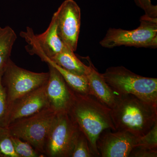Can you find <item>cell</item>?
<instances>
[{
	"mask_svg": "<svg viewBox=\"0 0 157 157\" xmlns=\"http://www.w3.org/2000/svg\"><path fill=\"white\" fill-rule=\"evenodd\" d=\"M71 101L67 112L87 137L94 157H100L97 147L99 135L106 129L116 131L110 116V109L93 95L78 94L71 89Z\"/></svg>",
	"mask_w": 157,
	"mask_h": 157,
	"instance_id": "1",
	"label": "cell"
},
{
	"mask_svg": "<svg viewBox=\"0 0 157 157\" xmlns=\"http://www.w3.org/2000/svg\"><path fill=\"white\" fill-rule=\"evenodd\" d=\"M110 114L116 131L128 132L137 137L146 134L157 121V105L133 95H116Z\"/></svg>",
	"mask_w": 157,
	"mask_h": 157,
	"instance_id": "2",
	"label": "cell"
},
{
	"mask_svg": "<svg viewBox=\"0 0 157 157\" xmlns=\"http://www.w3.org/2000/svg\"><path fill=\"white\" fill-rule=\"evenodd\" d=\"M116 95H135L157 105V78L144 77L122 67H110L102 74Z\"/></svg>",
	"mask_w": 157,
	"mask_h": 157,
	"instance_id": "3",
	"label": "cell"
},
{
	"mask_svg": "<svg viewBox=\"0 0 157 157\" xmlns=\"http://www.w3.org/2000/svg\"><path fill=\"white\" fill-rule=\"evenodd\" d=\"M140 26L132 30L109 28L100 42L104 48L125 46L137 48L157 47V18L147 15L141 16Z\"/></svg>",
	"mask_w": 157,
	"mask_h": 157,
	"instance_id": "4",
	"label": "cell"
},
{
	"mask_svg": "<svg viewBox=\"0 0 157 157\" xmlns=\"http://www.w3.org/2000/svg\"><path fill=\"white\" fill-rule=\"evenodd\" d=\"M56 113L48 107L33 115L17 120L8 127L12 136L28 142L44 155L45 142Z\"/></svg>",
	"mask_w": 157,
	"mask_h": 157,
	"instance_id": "5",
	"label": "cell"
},
{
	"mask_svg": "<svg viewBox=\"0 0 157 157\" xmlns=\"http://www.w3.org/2000/svg\"><path fill=\"white\" fill-rule=\"evenodd\" d=\"M49 73H35L17 66L10 59L3 72L2 83L8 107L13 101L47 83Z\"/></svg>",
	"mask_w": 157,
	"mask_h": 157,
	"instance_id": "6",
	"label": "cell"
},
{
	"mask_svg": "<svg viewBox=\"0 0 157 157\" xmlns=\"http://www.w3.org/2000/svg\"><path fill=\"white\" fill-rule=\"evenodd\" d=\"M78 129L67 111L56 113L45 142V156L70 157Z\"/></svg>",
	"mask_w": 157,
	"mask_h": 157,
	"instance_id": "7",
	"label": "cell"
},
{
	"mask_svg": "<svg viewBox=\"0 0 157 157\" xmlns=\"http://www.w3.org/2000/svg\"><path fill=\"white\" fill-rule=\"evenodd\" d=\"M59 36L73 52L77 49L81 25V10L73 0H65L54 14Z\"/></svg>",
	"mask_w": 157,
	"mask_h": 157,
	"instance_id": "8",
	"label": "cell"
},
{
	"mask_svg": "<svg viewBox=\"0 0 157 157\" xmlns=\"http://www.w3.org/2000/svg\"><path fill=\"white\" fill-rule=\"evenodd\" d=\"M106 129L99 135L97 147L101 157H129L139 137L128 132Z\"/></svg>",
	"mask_w": 157,
	"mask_h": 157,
	"instance_id": "9",
	"label": "cell"
},
{
	"mask_svg": "<svg viewBox=\"0 0 157 157\" xmlns=\"http://www.w3.org/2000/svg\"><path fill=\"white\" fill-rule=\"evenodd\" d=\"M46 83L16 99L9 105L7 127L17 120L33 115L49 107L46 94Z\"/></svg>",
	"mask_w": 157,
	"mask_h": 157,
	"instance_id": "10",
	"label": "cell"
},
{
	"mask_svg": "<svg viewBox=\"0 0 157 157\" xmlns=\"http://www.w3.org/2000/svg\"><path fill=\"white\" fill-rule=\"evenodd\" d=\"M48 66L46 94L48 107L56 113L67 111L71 101V89L60 73L52 65Z\"/></svg>",
	"mask_w": 157,
	"mask_h": 157,
	"instance_id": "11",
	"label": "cell"
},
{
	"mask_svg": "<svg viewBox=\"0 0 157 157\" xmlns=\"http://www.w3.org/2000/svg\"><path fill=\"white\" fill-rule=\"evenodd\" d=\"M88 62L90 70L86 75L90 94L93 95L102 104L109 108L115 104L116 94L105 81L101 73L98 72L89 58Z\"/></svg>",
	"mask_w": 157,
	"mask_h": 157,
	"instance_id": "12",
	"label": "cell"
},
{
	"mask_svg": "<svg viewBox=\"0 0 157 157\" xmlns=\"http://www.w3.org/2000/svg\"><path fill=\"white\" fill-rule=\"evenodd\" d=\"M74 52L73 51L66 47L61 52L49 59L70 73L79 76H86L90 70L89 66L82 63Z\"/></svg>",
	"mask_w": 157,
	"mask_h": 157,
	"instance_id": "13",
	"label": "cell"
},
{
	"mask_svg": "<svg viewBox=\"0 0 157 157\" xmlns=\"http://www.w3.org/2000/svg\"><path fill=\"white\" fill-rule=\"evenodd\" d=\"M40 58L42 61L46 62L48 64L54 67L60 73L68 86L73 91L84 94H90L88 81L86 76H79L70 73L56 64L47 57L42 56Z\"/></svg>",
	"mask_w": 157,
	"mask_h": 157,
	"instance_id": "14",
	"label": "cell"
},
{
	"mask_svg": "<svg viewBox=\"0 0 157 157\" xmlns=\"http://www.w3.org/2000/svg\"><path fill=\"white\" fill-rule=\"evenodd\" d=\"M16 33L11 27H0V72L4 71L10 59L16 39Z\"/></svg>",
	"mask_w": 157,
	"mask_h": 157,
	"instance_id": "15",
	"label": "cell"
},
{
	"mask_svg": "<svg viewBox=\"0 0 157 157\" xmlns=\"http://www.w3.org/2000/svg\"><path fill=\"white\" fill-rule=\"evenodd\" d=\"M87 137L78 129L73 140L70 157H94Z\"/></svg>",
	"mask_w": 157,
	"mask_h": 157,
	"instance_id": "16",
	"label": "cell"
},
{
	"mask_svg": "<svg viewBox=\"0 0 157 157\" xmlns=\"http://www.w3.org/2000/svg\"><path fill=\"white\" fill-rule=\"evenodd\" d=\"M8 127L0 128V157H18L14 151Z\"/></svg>",
	"mask_w": 157,
	"mask_h": 157,
	"instance_id": "17",
	"label": "cell"
},
{
	"mask_svg": "<svg viewBox=\"0 0 157 157\" xmlns=\"http://www.w3.org/2000/svg\"><path fill=\"white\" fill-rule=\"evenodd\" d=\"M14 151L18 157H44V155L36 150L30 144L18 137H11Z\"/></svg>",
	"mask_w": 157,
	"mask_h": 157,
	"instance_id": "18",
	"label": "cell"
},
{
	"mask_svg": "<svg viewBox=\"0 0 157 157\" xmlns=\"http://www.w3.org/2000/svg\"><path fill=\"white\" fill-rule=\"evenodd\" d=\"M137 146L157 149V121L146 134L139 137Z\"/></svg>",
	"mask_w": 157,
	"mask_h": 157,
	"instance_id": "19",
	"label": "cell"
},
{
	"mask_svg": "<svg viewBox=\"0 0 157 157\" xmlns=\"http://www.w3.org/2000/svg\"><path fill=\"white\" fill-rule=\"evenodd\" d=\"M4 71L0 72V128L7 127L6 122L8 111V101L6 90L2 82Z\"/></svg>",
	"mask_w": 157,
	"mask_h": 157,
	"instance_id": "20",
	"label": "cell"
},
{
	"mask_svg": "<svg viewBox=\"0 0 157 157\" xmlns=\"http://www.w3.org/2000/svg\"><path fill=\"white\" fill-rule=\"evenodd\" d=\"M135 4L144 10L145 15L157 18V6L152 5L151 0H134Z\"/></svg>",
	"mask_w": 157,
	"mask_h": 157,
	"instance_id": "21",
	"label": "cell"
},
{
	"mask_svg": "<svg viewBox=\"0 0 157 157\" xmlns=\"http://www.w3.org/2000/svg\"><path fill=\"white\" fill-rule=\"evenodd\" d=\"M157 149L137 146L132 150L129 157H157Z\"/></svg>",
	"mask_w": 157,
	"mask_h": 157,
	"instance_id": "22",
	"label": "cell"
}]
</instances>
